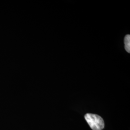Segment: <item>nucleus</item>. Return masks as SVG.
I'll use <instances>...</instances> for the list:
<instances>
[{
    "instance_id": "1",
    "label": "nucleus",
    "mask_w": 130,
    "mask_h": 130,
    "mask_svg": "<svg viewBox=\"0 0 130 130\" xmlns=\"http://www.w3.org/2000/svg\"><path fill=\"white\" fill-rule=\"evenodd\" d=\"M85 119L93 130H102L104 128V121L102 118L96 114L87 113Z\"/></svg>"
},
{
    "instance_id": "2",
    "label": "nucleus",
    "mask_w": 130,
    "mask_h": 130,
    "mask_svg": "<svg viewBox=\"0 0 130 130\" xmlns=\"http://www.w3.org/2000/svg\"><path fill=\"white\" fill-rule=\"evenodd\" d=\"M124 47L125 50L128 53H130V35L129 34L126 35L124 39Z\"/></svg>"
}]
</instances>
